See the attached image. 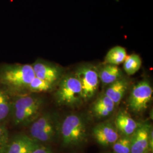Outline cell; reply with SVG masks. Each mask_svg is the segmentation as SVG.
Masks as SVG:
<instances>
[{"label":"cell","instance_id":"1","mask_svg":"<svg viewBox=\"0 0 153 153\" xmlns=\"http://www.w3.org/2000/svg\"><path fill=\"white\" fill-rule=\"evenodd\" d=\"M35 77L32 65L5 64L0 66V85L8 91L27 90Z\"/></svg>","mask_w":153,"mask_h":153},{"label":"cell","instance_id":"2","mask_svg":"<svg viewBox=\"0 0 153 153\" xmlns=\"http://www.w3.org/2000/svg\"><path fill=\"white\" fill-rule=\"evenodd\" d=\"M43 99L33 95H18L12 99L10 116L14 126H25L39 116Z\"/></svg>","mask_w":153,"mask_h":153},{"label":"cell","instance_id":"3","mask_svg":"<svg viewBox=\"0 0 153 153\" xmlns=\"http://www.w3.org/2000/svg\"><path fill=\"white\" fill-rule=\"evenodd\" d=\"M60 128L62 143L65 146L78 145L83 143L87 137L86 121L80 115L66 116Z\"/></svg>","mask_w":153,"mask_h":153},{"label":"cell","instance_id":"4","mask_svg":"<svg viewBox=\"0 0 153 153\" xmlns=\"http://www.w3.org/2000/svg\"><path fill=\"white\" fill-rule=\"evenodd\" d=\"M55 100L60 105L76 107L82 103V88L75 75H68L61 79L55 94Z\"/></svg>","mask_w":153,"mask_h":153},{"label":"cell","instance_id":"5","mask_svg":"<svg viewBox=\"0 0 153 153\" xmlns=\"http://www.w3.org/2000/svg\"><path fill=\"white\" fill-rule=\"evenodd\" d=\"M59 128L56 115L47 112L33 121L30 129V137L39 143L51 142Z\"/></svg>","mask_w":153,"mask_h":153},{"label":"cell","instance_id":"6","mask_svg":"<svg viewBox=\"0 0 153 153\" xmlns=\"http://www.w3.org/2000/svg\"><path fill=\"white\" fill-rule=\"evenodd\" d=\"M75 76L80 82L83 100L93 98L98 89L99 77L98 71L92 65L85 64L79 66Z\"/></svg>","mask_w":153,"mask_h":153},{"label":"cell","instance_id":"7","mask_svg":"<svg viewBox=\"0 0 153 153\" xmlns=\"http://www.w3.org/2000/svg\"><path fill=\"white\" fill-rule=\"evenodd\" d=\"M153 88L148 80L136 84L131 90L129 99V106L131 111L141 112L148 108L153 97Z\"/></svg>","mask_w":153,"mask_h":153},{"label":"cell","instance_id":"8","mask_svg":"<svg viewBox=\"0 0 153 153\" xmlns=\"http://www.w3.org/2000/svg\"><path fill=\"white\" fill-rule=\"evenodd\" d=\"M32 66L36 77L54 85L60 80L63 73L60 66L43 60H37Z\"/></svg>","mask_w":153,"mask_h":153},{"label":"cell","instance_id":"9","mask_svg":"<svg viewBox=\"0 0 153 153\" xmlns=\"http://www.w3.org/2000/svg\"><path fill=\"white\" fill-rule=\"evenodd\" d=\"M40 145V143L25 134L18 135L7 143L5 153H31Z\"/></svg>","mask_w":153,"mask_h":153},{"label":"cell","instance_id":"10","mask_svg":"<svg viewBox=\"0 0 153 153\" xmlns=\"http://www.w3.org/2000/svg\"><path fill=\"white\" fill-rule=\"evenodd\" d=\"M93 134L96 141L103 146L113 145L119 138L117 130L110 123H103L95 126Z\"/></svg>","mask_w":153,"mask_h":153},{"label":"cell","instance_id":"11","mask_svg":"<svg viewBox=\"0 0 153 153\" xmlns=\"http://www.w3.org/2000/svg\"><path fill=\"white\" fill-rule=\"evenodd\" d=\"M151 126L139 125L131 136V153H147L149 150V134Z\"/></svg>","mask_w":153,"mask_h":153},{"label":"cell","instance_id":"12","mask_svg":"<svg viewBox=\"0 0 153 153\" xmlns=\"http://www.w3.org/2000/svg\"><path fill=\"white\" fill-rule=\"evenodd\" d=\"M117 129L124 136H131L136 131L138 124L125 112H120L117 116L115 120Z\"/></svg>","mask_w":153,"mask_h":153},{"label":"cell","instance_id":"13","mask_svg":"<svg viewBox=\"0 0 153 153\" xmlns=\"http://www.w3.org/2000/svg\"><path fill=\"white\" fill-rule=\"evenodd\" d=\"M127 88L126 81L121 78L109 85L105 95L111 99L115 105L118 104L125 95Z\"/></svg>","mask_w":153,"mask_h":153},{"label":"cell","instance_id":"14","mask_svg":"<svg viewBox=\"0 0 153 153\" xmlns=\"http://www.w3.org/2000/svg\"><path fill=\"white\" fill-rule=\"evenodd\" d=\"M99 79L104 85H110L123 78V73L116 65L105 64L98 71Z\"/></svg>","mask_w":153,"mask_h":153},{"label":"cell","instance_id":"15","mask_svg":"<svg viewBox=\"0 0 153 153\" xmlns=\"http://www.w3.org/2000/svg\"><path fill=\"white\" fill-rule=\"evenodd\" d=\"M12 99L7 90L0 85V123L11 115Z\"/></svg>","mask_w":153,"mask_h":153},{"label":"cell","instance_id":"16","mask_svg":"<svg viewBox=\"0 0 153 153\" xmlns=\"http://www.w3.org/2000/svg\"><path fill=\"white\" fill-rule=\"evenodd\" d=\"M127 56L125 48L121 46H115L109 49L105 57V64L119 65L123 63Z\"/></svg>","mask_w":153,"mask_h":153},{"label":"cell","instance_id":"17","mask_svg":"<svg viewBox=\"0 0 153 153\" xmlns=\"http://www.w3.org/2000/svg\"><path fill=\"white\" fill-rule=\"evenodd\" d=\"M142 63V59L139 55L133 53L127 56L124 61V70L128 75H133L140 69Z\"/></svg>","mask_w":153,"mask_h":153},{"label":"cell","instance_id":"18","mask_svg":"<svg viewBox=\"0 0 153 153\" xmlns=\"http://www.w3.org/2000/svg\"><path fill=\"white\" fill-rule=\"evenodd\" d=\"M54 86V84L51 82L42 80L37 77H35L30 83L27 90L33 93L47 92L51 90Z\"/></svg>","mask_w":153,"mask_h":153},{"label":"cell","instance_id":"19","mask_svg":"<svg viewBox=\"0 0 153 153\" xmlns=\"http://www.w3.org/2000/svg\"><path fill=\"white\" fill-rule=\"evenodd\" d=\"M115 153H131V136H123L119 138L112 145Z\"/></svg>","mask_w":153,"mask_h":153},{"label":"cell","instance_id":"20","mask_svg":"<svg viewBox=\"0 0 153 153\" xmlns=\"http://www.w3.org/2000/svg\"><path fill=\"white\" fill-rule=\"evenodd\" d=\"M115 104L112 100L105 94L100 97L94 103L93 108H105L113 111Z\"/></svg>","mask_w":153,"mask_h":153},{"label":"cell","instance_id":"21","mask_svg":"<svg viewBox=\"0 0 153 153\" xmlns=\"http://www.w3.org/2000/svg\"><path fill=\"white\" fill-rule=\"evenodd\" d=\"M9 134L5 127L0 124V152H4L9 142Z\"/></svg>","mask_w":153,"mask_h":153},{"label":"cell","instance_id":"22","mask_svg":"<svg viewBox=\"0 0 153 153\" xmlns=\"http://www.w3.org/2000/svg\"><path fill=\"white\" fill-rule=\"evenodd\" d=\"M95 115L99 117H104L110 115L113 111L105 108H93Z\"/></svg>","mask_w":153,"mask_h":153},{"label":"cell","instance_id":"23","mask_svg":"<svg viewBox=\"0 0 153 153\" xmlns=\"http://www.w3.org/2000/svg\"><path fill=\"white\" fill-rule=\"evenodd\" d=\"M31 153H53L49 148L40 145Z\"/></svg>","mask_w":153,"mask_h":153},{"label":"cell","instance_id":"24","mask_svg":"<svg viewBox=\"0 0 153 153\" xmlns=\"http://www.w3.org/2000/svg\"><path fill=\"white\" fill-rule=\"evenodd\" d=\"M152 128H150L149 134V151H153V133Z\"/></svg>","mask_w":153,"mask_h":153}]
</instances>
